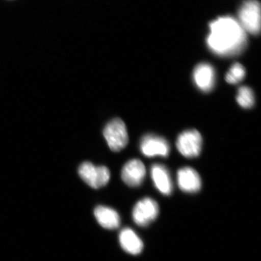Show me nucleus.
<instances>
[{
	"label": "nucleus",
	"instance_id": "nucleus-12",
	"mask_svg": "<svg viewBox=\"0 0 261 261\" xmlns=\"http://www.w3.org/2000/svg\"><path fill=\"white\" fill-rule=\"evenodd\" d=\"M94 214L98 223L107 229H116L120 226L119 215L112 208L99 205L94 210Z\"/></svg>",
	"mask_w": 261,
	"mask_h": 261
},
{
	"label": "nucleus",
	"instance_id": "nucleus-1",
	"mask_svg": "<svg viewBox=\"0 0 261 261\" xmlns=\"http://www.w3.org/2000/svg\"><path fill=\"white\" fill-rule=\"evenodd\" d=\"M210 27L207 44L214 54L222 57L233 56L240 53L246 46V31L233 17L218 18L211 22Z\"/></svg>",
	"mask_w": 261,
	"mask_h": 261
},
{
	"label": "nucleus",
	"instance_id": "nucleus-11",
	"mask_svg": "<svg viewBox=\"0 0 261 261\" xmlns=\"http://www.w3.org/2000/svg\"><path fill=\"white\" fill-rule=\"evenodd\" d=\"M151 174L155 187L159 192L165 195L172 194L173 186L170 174L168 169L161 164L152 166Z\"/></svg>",
	"mask_w": 261,
	"mask_h": 261
},
{
	"label": "nucleus",
	"instance_id": "nucleus-4",
	"mask_svg": "<svg viewBox=\"0 0 261 261\" xmlns=\"http://www.w3.org/2000/svg\"><path fill=\"white\" fill-rule=\"evenodd\" d=\"M78 173L83 180L91 188L99 189L105 187L110 181V171L104 166H94L90 162L80 165Z\"/></svg>",
	"mask_w": 261,
	"mask_h": 261
},
{
	"label": "nucleus",
	"instance_id": "nucleus-10",
	"mask_svg": "<svg viewBox=\"0 0 261 261\" xmlns=\"http://www.w3.org/2000/svg\"><path fill=\"white\" fill-rule=\"evenodd\" d=\"M194 79L199 89L204 92H210L213 89L215 84L214 68L207 63L198 65L194 71Z\"/></svg>",
	"mask_w": 261,
	"mask_h": 261
},
{
	"label": "nucleus",
	"instance_id": "nucleus-15",
	"mask_svg": "<svg viewBox=\"0 0 261 261\" xmlns=\"http://www.w3.org/2000/svg\"><path fill=\"white\" fill-rule=\"evenodd\" d=\"M245 75H246V71L243 65L239 63H236L228 70L226 80L228 83L236 84L242 81Z\"/></svg>",
	"mask_w": 261,
	"mask_h": 261
},
{
	"label": "nucleus",
	"instance_id": "nucleus-2",
	"mask_svg": "<svg viewBox=\"0 0 261 261\" xmlns=\"http://www.w3.org/2000/svg\"><path fill=\"white\" fill-rule=\"evenodd\" d=\"M239 23L244 30L253 35L259 34L260 29V7L257 0H247L238 12Z\"/></svg>",
	"mask_w": 261,
	"mask_h": 261
},
{
	"label": "nucleus",
	"instance_id": "nucleus-13",
	"mask_svg": "<svg viewBox=\"0 0 261 261\" xmlns=\"http://www.w3.org/2000/svg\"><path fill=\"white\" fill-rule=\"evenodd\" d=\"M119 241L123 249L127 253L136 255L142 252L143 248L142 241L130 228H124L121 231Z\"/></svg>",
	"mask_w": 261,
	"mask_h": 261
},
{
	"label": "nucleus",
	"instance_id": "nucleus-9",
	"mask_svg": "<svg viewBox=\"0 0 261 261\" xmlns=\"http://www.w3.org/2000/svg\"><path fill=\"white\" fill-rule=\"evenodd\" d=\"M177 182L181 190L187 193H197L201 188L200 175L194 169L184 167L177 172Z\"/></svg>",
	"mask_w": 261,
	"mask_h": 261
},
{
	"label": "nucleus",
	"instance_id": "nucleus-6",
	"mask_svg": "<svg viewBox=\"0 0 261 261\" xmlns=\"http://www.w3.org/2000/svg\"><path fill=\"white\" fill-rule=\"evenodd\" d=\"M159 214L158 203L151 198L146 197L138 201L134 207L133 218L138 226L146 227L158 218Z\"/></svg>",
	"mask_w": 261,
	"mask_h": 261
},
{
	"label": "nucleus",
	"instance_id": "nucleus-3",
	"mask_svg": "<svg viewBox=\"0 0 261 261\" xmlns=\"http://www.w3.org/2000/svg\"><path fill=\"white\" fill-rule=\"evenodd\" d=\"M103 136L109 148L114 152L121 151L129 141L125 124L119 118L114 119L108 123L103 129Z\"/></svg>",
	"mask_w": 261,
	"mask_h": 261
},
{
	"label": "nucleus",
	"instance_id": "nucleus-8",
	"mask_svg": "<svg viewBox=\"0 0 261 261\" xmlns=\"http://www.w3.org/2000/svg\"><path fill=\"white\" fill-rule=\"evenodd\" d=\"M145 175V166L139 159L130 160L122 168L123 181L130 187H138L141 185Z\"/></svg>",
	"mask_w": 261,
	"mask_h": 261
},
{
	"label": "nucleus",
	"instance_id": "nucleus-14",
	"mask_svg": "<svg viewBox=\"0 0 261 261\" xmlns=\"http://www.w3.org/2000/svg\"><path fill=\"white\" fill-rule=\"evenodd\" d=\"M237 100L244 109H250L254 106V96L253 91L248 87H241L238 91Z\"/></svg>",
	"mask_w": 261,
	"mask_h": 261
},
{
	"label": "nucleus",
	"instance_id": "nucleus-5",
	"mask_svg": "<svg viewBox=\"0 0 261 261\" xmlns=\"http://www.w3.org/2000/svg\"><path fill=\"white\" fill-rule=\"evenodd\" d=\"M203 139L200 133L196 129L185 130L179 135L176 146L180 154L187 158H195L200 155Z\"/></svg>",
	"mask_w": 261,
	"mask_h": 261
},
{
	"label": "nucleus",
	"instance_id": "nucleus-7",
	"mask_svg": "<svg viewBox=\"0 0 261 261\" xmlns=\"http://www.w3.org/2000/svg\"><path fill=\"white\" fill-rule=\"evenodd\" d=\"M140 151L148 158L159 156H168L170 152V146L165 139L152 134L143 137L140 143Z\"/></svg>",
	"mask_w": 261,
	"mask_h": 261
}]
</instances>
